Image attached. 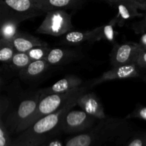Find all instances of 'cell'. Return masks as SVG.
<instances>
[{
    "label": "cell",
    "mask_w": 146,
    "mask_h": 146,
    "mask_svg": "<svg viewBox=\"0 0 146 146\" xmlns=\"http://www.w3.org/2000/svg\"><path fill=\"white\" fill-rule=\"evenodd\" d=\"M44 14L34 0H0V18H13L21 22Z\"/></svg>",
    "instance_id": "5b68a950"
},
{
    "label": "cell",
    "mask_w": 146,
    "mask_h": 146,
    "mask_svg": "<svg viewBox=\"0 0 146 146\" xmlns=\"http://www.w3.org/2000/svg\"><path fill=\"white\" fill-rule=\"evenodd\" d=\"M82 57V53L74 48H51L46 60L51 67L64 65L80 59Z\"/></svg>",
    "instance_id": "8fae6325"
},
{
    "label": "cell",
    "mask_w": 146,
    "mask_h": 146,
    "mask_svg": "<svg viewBox=\"0 0 146 146\" xmlns=\"http://www.w3.org/2000/svg\"><path fill=\"white\" fill-rule=\"evenodd\" d=\"M11 42L17 52L24 53H27L30 49L37 46L47 44L38 37L21 31H19L18 34L11 40Z\"/></svg>",
    "instance_id": "9a60e30c"
},
{
    "label": "cell",
    "mask_w": 146,
    "mask_h": 146,
    "mask_svg": "<svg viewBox=\"0 0 146 146\" xmlns=\"http://www.w3.org/2000/svg\"><path fill=\"white\" fill-rule=\"evenodd\" d=\"M145 11V17H144V19L143 20V21L138 23V24H137L136 23V24H134L133 27L136 33H141L143 30H144L145 29H146V10Z\"/></svg>",
    "instance_id": "83f0119b"
},
{
    "label": "cell",
    "mask_w": 146,
    "mask_h": 146,
    "mask_svg": "<svg viewBox=\"0 0 146 146\" xmlns=\"http://www.w3.org/2000/svg\"><path fill=\"white\" fill-rule=\"evenodd\" d=\"M31 58L27 53L16 52L9 64H5L12 71L19 72L27 66L31 62Z\"/></svg>",
    "instance_id": "ffe728a7"
},
{
    "label": "cell",
    "mask_w": 146,
    "mask_h": 146,
    "mask_svg": "<svg viewBox=\"0 0 146 146\" xmlns=\"http://www.w3.org/2000/svg\"><path fill=\"white\" fill-rule=\"evenodd\" d=\"M113 5L117 7L118 12L113 19L121 27L124 26L126 21L143 16L138 12L139 8L133 0H119Z\"/></svg>",
    "instance_id": "4fadbf2b"
},
{
    "label": "cell",
    "mask_w": 146,
    "mask_h": 146,
    "mask_svg": "<svg viewBox=\"0 0 146 146\" xmlns=\"http://www.w3.org/2000/svg\"><path fill=\"white\" fill-rule=\"evenodd\" d=\"M9 108V101L7 97L1 96L0 99V117L4 116V114L7 113Z\"/></svg>",
    "instance_id": "4316f807"
},
{
    "label": "cell",
    "mask_w": 146,
    "mask_h": 146,
    "mask_svg": "<svg viewBox=\"0 0 146 146\" xmlns=\"http://www.w3.org/2000/svg\"><path fill=\"white\" fill-rule=\"evenodd\" d=\"M11 135L4 119L0 118V146H12Z\"/></svg>",
    "instance_id": "603a6c76"
},
{
    "label": "cell",
    "mask_w": 146,
    "mask_h": 146,
    "mask_svg": "<svg viewBox=\"0 0 146 146\" xmlns=\"http://www.w3.org/2000/svg\"><path fill=\"white\" fill-rule=\"evenodd\" d=\"M116 25L115 21L112 19L108 24L94 29L98 41L100 40H106L113 46L116 44V36L118 35V32L115 30Z\"/></svg>",
    "instance_id": "d6986e66"
},
{
    "label": "cell",
    "mask_w": 146,
    "mask_h": 146,
    "mask_svg": "<svg viewBox=\"0 0 146 146\" xmlns=\"http://www.w3.org/2000/svg\"><path fill=\"white\" fill-rule=\"evenodd\" d=\"M123 146H146V132H134Z\"/></svg>",
    "instance_id": "cb8c5ba5"
},
{
    "label": "cell",
    "mask_w": 146,
    "mask_h": 146,
    "mask_svg": "<svg viewBox=\"0 0 146 146\" xmlns=\"http://www.w3.org/2000/svg\"><path fill=\"white\" fill-rule=\"evenodd\" d=\"M40 146H43V145H40Z\"/></svg>",
    "instance_id": "836d02e7"
},
{
    "label": "cell",
    "mask_w": 146,
    "mask_h": 146,
    "mask_svg": "<svg viewBox=\"0 0 146 146\" xmlns=\"http://www.w3.org/2000/svg\"><path fill=\"white\" fill-rule=\"evenodd\" d=\"M41 98L38 90L23 98L18 106L6 116L5 119L2 118L11 135H17L22 131L24 124L36 111Z\"/></svg>",
    "instance_id": "3957f363"
},
{
    "label": "cell",
    "mask_w": 146,
    "mask_h": 146,
    "mask_svg": "<svg viewBox=\"0 0 146 146\" xmlns=\"http://www.w3.org/2000/svg\"><path fill=\"white\" fill-rule=\"evenodd\" d=\"M98 119L89 115L84 111H67L61 119L60 128L61 133L68 135L81 133L94 126Z\"/></svg>",
    "instance_id": "52a82bcc"
},
{
    "label": "cell",
    "mask_w": 146,
    "mask_h": 146,
    "mask_svg": "<svg viewBox=\"0 0 146 146\" xmlns=\"http://www.w3.org/2000/svg\"><path fill=\"white\" fill-rule=\"evenodd\" d=\"M51 49V47L48 45V44H46L44 45L34 47L27 51V54L32 61H38V60L46 59Z\"/></svg>",
    "instance_id": "7402d4cb"
},
{
    "label": "cell",
    "mask_w": 146,
    "mask_h": 146,
    "mask_svg": "<svg viewBox=\"0 0 146 146\" xmlns=\"http://www.w3.org/2000/svg\"><path fill=\"white\" fill-rule=\"evenodd\" d=\"M82 84L83 80L81 78L74 75H68L60 79L51 86L41 88L38 91L41 96L44 97L50 94L68 92L73 89L79 88L82 86Z\"/></svg>",
    "instance_id": "7c38bea8"
},
{
    "label": "cell",
    "mask_w": 146,
    "mask_h": 146,
    "mask_svg": "<svg viewBox=\"0 0 146 146\" xmlns=\"http://www.w3.org/2000/svg\"><path fill=\"white\" fill-rule=\"evenodd\" d=\"M134 2L135 3L137 6L138 7L139 9L143 10L145 11L146 10V0H133Z\"/></svg>",
    "instance_id": "4dcf8cb0"
},
{
    "label": "cell",
    "mask_w": 146,
    "mask_h": 146,
    "mask_svg": "<svg viewBox=\"0 0 146 146\" xmlns=\"http://www.w3.org/2000/svg\"><path fill=\"white\" fill-rule=\"evenodd\" d=\"M134 125L126 118L106 117L88 131L67 139L66 146H123L134 133Z\"/></svg>",
    "instance_id": "6da1fadb"
},
{
    "label": "cell",
    "mask_w": 146,
    "mask_h": 146,
    "mask_svg": "<svg viewBox=\"0 0 146 146\" xmlns=\"http://www.w3.org/2000/svg\"><path fill=\"white\" fill-rule=\"evenodd\" d=\"M76 104L83 111L97 119L101 120L107 117L101 100L94 93L81 94L77 97Z\"/></svg>",
    "instance_id": "30bf717a"
},
{
    "label": "cell",
    "mask_w": 146,
    "mask_h": 146,
    "mask_svg": "<svg viewBox=\"0 0 146 146\" xmlns=\"http://www.w3.org/2000/svg\"><path fill=\"white\" fill-rule=\"evenodd\" d=\"M135 64L140 67L141 70L146 71V48H141L137 57Z\"/></svg>",
    "instance_id": "484cf974"
},
{
    "label": "cell",
    "mask_w": 146,
    "mask_h": 146,
    "mask_svg": "<svg viewBox=\"0 0 146 146\" xmlns=\"http://www.w3.org/2000/svg\"><path fill=\"white\" fill-rule=\"evenodd\" d=\"M86 88L84 86L75 88L71 91L62 94H54L42 97L38 102L36 109L31 118L27 121L22 128V131L38 121L42 117L53 113L64 106L68 101L82 93L86 92Z\"/></svg>",
    "instance_id": "277c9868"
},
{
    "label": "cell",
    "mask_w": 146,
    "mask_h": 146,
    "mask_svg": "<svg viewBox=\"0 0 146 146\" xmlns=\"http://www.w3.org/2000/svg\"><path fill=\"white\" fill-rule=\"evenodd\" d=\"M17 52L11 41L0 38V61L3 64H7Z\"/></svg>",
    "instance_id": "44dd1931"
},
{
    "label": "cell",
    "mask_w": 146,
    "mask_h": 146,
    "mask_svg": "<svg viewBox=\"0 0 146 146\" xmlns=\"http://www.w3.org/2000/svg\"><path fill=\"white\" fill-rule=\"evenodd\" d=\"M142 47L139 43L126 41L113 46L110 54V61L113 67L135 64Z\"/></svg>",
    "instance_id": "ba28073f"
},
{
    "label": "cell",
    "mask_w": 146,
    "mask_h": 146,
    "mask_svg": "<svg viewBox=\"0 0 146 146\" xmlns=\"http://www.w3.org/2000/svg\"><path fill=\"white\" fill-rule=\"evenodd\" d=\"M0 21V38L11 41V40L19 33V25L21 22L13 18H1Z\"/></svg>",
    "instance_id": "ac0fdd59"
},
{
    "label": "cell",
    "mask_w": 146,
    "mask_h": 146,
    "mask_svg": "<svg viewBox=\"0 0 146 146\" xmlns=\"http://www.w3.org/2000/svg\"><path fill=\"white\" fill-rule=\"evenodd\" d=\"M43 146H66L65 144L62 142L60 139L57 138H54L52 139L49 140L43 144Z\"/></svg>",
    "instance_id": "f1b7e54d"
},
{
    "label": "cell",
    "mask_w": 146,
    "mask_h": 146,
    "mask_svg": "<svg viewBox=\"0 0 146 146\" xmlns=\"http://www.w3.org/2000/svg\"><path fill=\"white\" fill-rule=\"evenodd\" d=\"M104 1H108V3H110V4H113V5L115 3H116L117 1H119V0H104Z\"/></svg>",
    "instance_id": "1f68e13d"
},
{
    "label": "cell",
    "mask_w": 146,
    "mask_h": 146,
    "mask_svg": "<svg viewBox=\"0 0 146 146\" xmlns=\"http://www.w3.org/2000/svg\"><path fill=\"white\" fill-rule=\"evenodd\" d=\"M125 118H128V119L138 118V119L146 121V106L140 105L139 104Z\"/></svg>",
    "instance_id": "d4e9b609"
},
{
    "label": "cell",
    "mask_w": 146,
    "mask_h": 146,
    "mask_svg": "<svg viewBox=\"0 0 146 146\" xmlns=\"http://www.w3.org/2000/svg\"><path fill=\"white\" fill-rule=\"evenodd\" d=\"M142 71L136 64L114 66L111 69L106 71L99 77L92 80L89 85L91 87H93L106 81L137 78L141 76Z\"/></svg>",
    "instance_id": "9c48e42d"
},
{
    "label": "cell",
    "mask_w": 146,
    "mask_h": 146,
    "mask_svg": "<svg viewBox=\"0 0 146 146\" xmlns=\"http://www.w3.org/2000/svg\"><path fill=\"white\" fill-rule=\"evenodd\" d=\"M74 30L71 23V16L65 10H52L45 14V17L36 29L38 34L54 36L63 35Z\"/></svg>",
    "instance_id": "8992f818"
},
{
    "label": "cell",
    "mask_w": 146,
    "mask_h": 146,
    "mask_svg": "<svg viewBox=\"0 0 146 146\" xmlns=\"http://www.w3.org/2000/svg\"><path fill=\"white\" fill-rule=\"evenodd\" d=\"M143 81L146 83V73L143 76Z\"/></svg>",
    "instance_id": "d6a6232c"
},
{
    "label": "cell",
    "mask_w": 146,
    "mask_h": 146,
    "mask_svg": "<svg viewBox=\"0 0 146 146\" xmlns=\"http://www.w3.org/2000/svg\"><path fill=\"white\" fill-rule=\"evenodd\" d=\"M78 96L70 100L56 112L42 117L16 135L12 140V146H40L55 138L57 134L61 133L60 124L63 116L77 105Z\"/></svg>",
    "instance_id": "7a4b0ae2"
},
{
    "label": "cell",
    "mask_w": 146,
    "mask_h": 146,
    "mask_svg": "<svg viewBox=\"0 0 146 146\" xmlns=\"http://www.w3.org/2000/svg\"><path fill=\"white\" fill-rule=\"evenodd\" d=\"M96 41H98V40L95 29L90 31L72 30L63 35L61 38V42L67 46H78L85 42L92 44Z\"/></svg>",
    "instance_id": "5bb4252c"
},
{
    "label": "cell",
    "mask_w": 146,
    "mask_h": 146,
    "mask_svg": "<svg viewBox=\"0 0 146 146\" xmlns=\"http://www.w3.org/2000/svg\"><path fill=\"white\" fill-rule=\"evenodd\" d=\"M84 0H34L38 9L46 13L52 10H66L79 7Z\"/></svg>",
    "instance_id": "2e32d148"
},
{
    "label": "cell",
    "mask_w": 146,
    "mask_h": 146,
    "mask_svg": "<svg viewBox=\"0 0 146 146\" xmlns=\"http://www.w3.org/2000/svg\"><path fill=\"white\" fill-rule=\"evenodd\" d=\"M141 35L140 37L139 44L143 48H146V29L141 32Z\"/></svg>",
    "instance_id": "f546056e"
},
{
    "label": "cell",
    "mask_w": 146,
    "mask_h": 146,
    "mask_svg": "<svg viewBox=\"0 0 146 146\" xmlns=\"http://www.w3.org/2000/svg\"><path fill=\"white\" fill-rule=\"evenodd\" d=\"M50 67L46 59L33 61L19 72V76L26 81H34L42 76Z\"/></svg>",
    "instance_id": "e0dca14e"
}]
</instances>
